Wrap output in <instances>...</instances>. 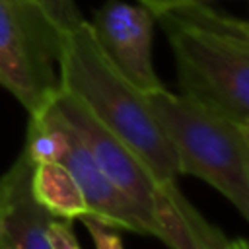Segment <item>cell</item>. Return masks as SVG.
Wrapping results in <instances>:
<instances>
[{
  "mask_svg": "<svg viewBox=\"0 0 249 249\" xmlns=\"http://www.w3.org/2000/svg\"><path fill=\"white\" fill-rule=\"evenodd\" d=\"M161 193L171 202L181 222V241L177 249H233L231 241L198 214V210L181 195L177 185L165 187Z\"/></svg>",
  "mask_w": 249,
  "mask_h": 249,
  "instance_id": "11",
  "label": "cell"
},
{
  "mask_svg": "<svg viewBox=\"0 0 249 249\" xmlns=\"http://www.w3.org/2000/svg\"><path fill=\"white\" fill-rule=\"evenodd\" d=\"M152 16H171L249 47V21L222 14L202 0H138Z\"/></svg>",
  "mask_w": 249,
  "mask_h": 249,
  "instance_id": "10",
  "label": "cell"
},
{
  "mask_svg": "<svg viewBox=\"0 0 249 249\" xmlns=\"http://www.w3.org/2000/svg\"><path fill=\"white\" fill-rule=\"evenodd\" d=\"M49 237H51L53 249H80L68 220L53 218V222L49 226Z\"/></svg>",
  "mask_w": 249,
  "mask_h": 249,
  "instance_id": "14",
  "label": "cell"
},
{
  "mask_svg": "<svg viewBox=\"0 0 249 249\" xmlns=\"http://www.w3.org/2000/svg\"><path fill=\"white\" fill-rule=\"evenodd\" d=\"M51 105L76 132L107 179L128 198L146 230V235H154L163 241L165 226L161 220V210L165 206V196L148 167L72 93L58 88L56 95L51 99Z\"/></svg>",
  "mask_w": 249,
  "mask_h": 249,
  "instance_id": "5",
  "label": "cell"
},
{
  "mask_svg": "<svg viewBox=\"0 0 249 249\" xmlns=\"http://www.w3.org/2000/svg\"><path fill=\"white\" fill-rule=\"evenodd\" d=\"M51 105V103H49ZM53 107V105H51ZM54 111V109H53ZM60 124L66 132V150L58 163H62L78 183L84 200L88 204V216L95 218L97 222L113 228V230H126L132 233L146 235V230L128 202V198L107 179V175L99 169L88 148L82 144V140L76 136V132L60 119V115L54 111Z\"/></svg>",
  "mask_w": 249,
  "mask_h": 249,
  "instance_id": "7",
  "label": "cell"
},
{
  "mask_svg": "<svg viewBox=\"0 0 249 249\" xmlns=\"http://www.w3.org/2000/svg\"><path fill=\"white\" fill-rule=\"evenodd\" d=\"M80 220L84 222L88 233L91 235V239L95 243V249H124L119 233L113 228H109V226H105V224H101V222H97L95 218H89V216H84Z\"/></svg>",
  "mask_w": 249,
  "mask_h": 249,
  "instance_id": "13",
  "label": "cell"
},
{
  "mask_svg": "<svg viewBox=\"0 0 249 249\" xmlns=\"http://www.w3.org/2000/svg\"><path fill=\"white\" fill-rule=\"evenodd\" d=\"M173 49L181 93L241 123H249V47L200 25L154 16Z\"/></svg>",
  "mask_w": 249,
  "mask_h": 249,
  "instance_id": "3",
  "label": "cell"
},
{
  "mask_svg": "<svg viewBox=\"0 0 249 249\" xmlns=\"http://www.w3.org/2000/svg\"><path fill=\"white\" fill-rule=\"evenodd\" d=\"M60 33L25 0H0V86L29 115L56 95Z\"/></svg>",
  "mask_w": 249,
  "mask_h": 249,
  "instance_id": "4",
  "label": "cell"
},
{
  "mask_svg": "<svg viewBox=\"0 0 249 249\" xmlns=\"http://www.w3.org/2000/svg\"><path fill=\"white\" fill-rule=\"evenodd\" d=\"M148 105L171 142L179 171L222 193L249 222V134L245 124L173 93L165 86L146 93Z\"/></svg>",
  "mask_w": 249,
  "mask_h": 249,
  "instance_id": "2",
  "label": "cell"
},
{
  "mask_svg": "<svg viewBox=\"0 0 249 249\" xmlns=\"http://www.w3.org/2000/svg\"><path fill=\"white\" fill-rule=\"evenodd\" d=\"M8 173L0 179V210H2V206H4V200H6V195H8Z\"/></svg>",
  "mask_w": 249,
  "mask_h": 249,
  "instance_id": "15",
  "label": "cell"
},
{
  "mask_svg": "<svg viewBox=\"0 0 249 249\" xmlns=\"http://www.w3.org/2000/svg\"><path fill=\"white\" fill-rule=\"evenodd\" d=\"M33 198L58 220H76L88 216V204L72 173L58 161L33 163L31 169Z\"/></svg>",
  "mask_w": 249,
  "mask_h": 249,
  "instance_id": "9",
  "label": "cell"
},
{
  "mask_svg": "<svg viewBox=\"0 0 249 249\" xmlns=\"http://www.w3.org/2000/svg\"><path fill=\"white\" fill-rule=\"evenodd\" d=\"M33 163L25 154L8 171V195L0 210V249H53L51 216L31 195Z\"/></svg>",
  "mask_w": 249,
  "mask_h": 249,
  "instance_id": "8",
  "label": "cell"
},
{
  "mask_svg": "<svg viewBox=\"0 0 249 249\" xmlns=\"http://www.w3.org/2000/svg\"><path fill=\"white\" fill-rule=\"evenodd\" d=\"M245 128H247V134H249V123H247V124H245Z\"/></svg>",
  "mask_w": 249,
  "mask_h": 249,
  "instance_id": "17",
  "label": "cell"
},
{
  "mask_svg": "<svg viewBox=\"0 0 249 249\" xmlns=\"http://www.w3.org/2000/svg\"><path fill=\"white\" fill-rule=\"evenodd\" d=\"M25 2L37 8L60 35L76 29L80 23L86 21L74 0H25Z\"/></svg>",
  "mask_w": 249,
  "mask_h": 249,
  "instance_id": "12",
  "label": "cell"
},
{
  "mask_svg": "<svg viewBox=\"0 0 249 249\" xmlns=\"http://www.w3.org/2000/svg\"><path fill=\"white\" fill-rule=\"evenodd\" d=\"M231 245H233V249H249V241H245V239H235V241H231Z\"/></svg>",
  "mask_w": 249,
  "mask_h": 249,
  "instance_id": "16",
  "label": "cell"
},
{
  "mask_svg": "<svg viewBox=\"0 0 249 249\" xmlns=\"http://www.w3.org/2000/svg\"><path fill=\"white\" fill-rule=\"evenodd\" d=\"M154 23L146 6L119 0H109L91 23L103 53L144 93L163 86L152 64Z\"/></svg>",
  "mask_w": 249,
  "mask_h": 249,
  "instance_id": "6",
  "label": "cell"
},
{
  "mask_svg": "<svg viewBox=\"0 0 249 249\" xmlns=\"http://www.w3.org/2000/svg\"><path fill=\"white\" fill-rule=\"evenodd\" d=\"M58 84L138 156L161 189L177 185V154L158 124L146 93L109 60L91 23L84 21L60 37Z\"/></svg>",
  "mask_w": 249,
  "mask_h": 249,
  "instance_id": "1",
  "label": "cell"
}]
</instances>
